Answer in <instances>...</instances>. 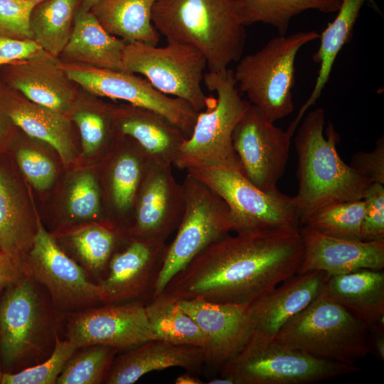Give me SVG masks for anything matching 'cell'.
I'll return each instance as SVG.
<instances>
[{
    "label": "cell",
    "instance_id": "cell-33",
    "mask_svg": "<svg viewBox=\"0 0 384 384\" xmlns=\"http://www.w3.org/2000/svg\"><path fill=\"white\" fill-rule=\"evenodd\" d=\"M245 26L256 23L275 28L285 35L294 17L308 10L336 12L341 0H235Z\"/></svg>",
    "mask_w": 384,
    "mask_h": 384
},
{
    "label": "cell",
    "instance_id": "cell-9",
    "mask_svg": "<svg viewBox=\"0 0 384 384\" xmlns=\"http://www.w3.org/2000/svg\"><path fill=\"white\" fill-rule=\"evenodd\" d=\"M122 70L144 77L161 93L188 102L198 112L210 108L215 98L202 89L207 62L193 46L168 42L164 47L145 43H126L122 54Z\"/></svg>",
    "mask_w": 384,
    "mask_h": 384
},
{
    "label": "cell",
    "instance_id": "cell-25",
    "mask_svg": "<svg viewBox=\"0 0 384 384\" xmlns=\"http://www.w3.org/2000/svg\"><path fill=\"white\" fill-rule=\"evenodd\" d=\"M125 44L124 40L107 32L90 11L80 8L69 41L60 55L65 63L122 70Z\"/></svg>",
    "mask_w": 384,
    "mask_h": 384
},
{
    "label": "cell",
    "instance_id": "cell-2",
    "mask_svg": "<svg viewBox=\"0 0 384 384\" xmlns=\"http://www.w3.org/2000/svg\"><path fill=\"white\" fill-rule=\"evenodd\" d=\"M325 111H310L294 138L298 191L294 196L301 226L326 205L363 199L371 183L345 163L338 154V133L329 122L324 137Z\"/></svg>",
    "mask_w": 384,
    "mask_h": 384
},
{
    "label": "cell",
    "instance_id": "cell-16",
    "mask_svg": "<svg viewBox=\"0 0 384 384\" xmlns=\"http://www.w3.org/2000/svg\"><path fill=\"white\" fill-rule=\"evenodd\" d=\"M172 165L151 160L141 181L128 233L142 238H166L177 229L184 207L182 183Z\"/></svg>",
    "mask_w": 384,
    "mask_h": 384
},
{
    "label": "cell",
    "instance_id": "cell-34",
    "mask_svg": "<svg viewBox=\"0 0 384 384\" xmlns=\"http://www.w3.org/2000/svg\"><path fill=\"white\" fill-rule=\"evenodd\" d=\"M364 213L363 199L332 203L316 210L304 225L331 237L361 240Z\"/></svg>",
    "mask_w": 384,
    "mask_h": 384
},
{
    "label": "cell",
    "instance_id": "cell-26",
    "mask_svg": "<svg viewBox=\"0 0 384 384\" xmlns=\"http://www.w3.org/2000/svg\"><path fill=\"white\" fill-rule=\"evenodd\" d=\"M6 112L16 127L28 136L50 144L65 164L74 160L75 151L70 122L64 114L25 100L12 89Z\"/></svg>",
    "mask_w": 384,
    "mask_h": 384
},
{
    "label": "cell",
    "instance_id": "cell-45",
    "mask_svg": "<svg viewBox=\"0 0 384 384\" xmlns=\"http://www.w3.org/2000/svg\"><path fill=\"white\" fill-rule=\"evenodd\" d=\"M23 262L0 250V292L23 274Z\"/></svg>",
    "mask_w": 384,
    "mask_h": 384
},
{
    "label": "cell",
    "instance_id": "cell-14",
    "mask_svg": "<svg viewBox=\"0 0 384 384\" xmlns=\"http://www.w3.org/2000/svg\"><path fill=\"white\" fill-rule=\"evenodd\" d=\"M23 269L48 290L60 310H78L101 302L100 285L89 281L83 269L58 247L40 222Z\"/></svg>",
    "mask_w": 384,
    "mask_h": 384
},
{
    "label": "cell",
    "instance_id": "cell-21",
    "mask_svg": "<svg viewBox=\"0 0 384 384\" xmlns=\"http://www.w3.org/2000/svg\"><path fill=\"white\" fill-rule=\"evenodd\" d=\"M57 58L47 52L33 58L0 67V76L11 89L28 100L65 114L70 107L75 89Z\"/></svg>",
    "mask_w": 384,
    "mask_h": 384
},
{
    "label": "cell",
    "instance_id": "cell-28",
    "mask_svg": "<svg viewBox=\"0 0 384 384\" xmlns=\"http://www.w3.org/2000/svg\"><path fill=\"white\" fill-rule=\"evenodd\" d=\"M368 1L341 0L336 18L319 35L320 45L313 55V60L319 65L318 76L311 95L292 123L294 126L298 125L305 112L320 97L329 79L336 57L343 46L351 38L361 10Z\"/></svg>",
    "mask_w": 384,
    "mask_h": 384
},
{
    "label": "cell",
    "instance_id": "cell-19",
    "mask_svg": "<svg viewBox=\"0 0 384 384\" xmlns=\"http://www.w3.org/2000/svg\"><path fill=\"white\" fill-rule=\"evenodd\" d=\"M304 253L297 273L321 271L329 275L384 267V240H350L331 237L306 225L300 227Z\"/></svg>",
    "mask_w": 384,
    "mask_h": 384
},
{
    "label": "cell",
    "instance_id": "cell-30",
    "mask_svg": "<svg viewBox=\"0 0 384 384\" xmlns=\"http://www.w3.org/2000/svg\"><path fill=\"white\" fill-rule=\"evenodd\" d=\"M127 142L110 161L108 172L110 203L115 213L120 216L134 210L141 181L151 161L134 141L127 138Z\"/></svg>",
    "mask_w": 384,
    "mask_h": 384
},
{
    "label": "cell",
    "instance_id": "cell-11",
    "mask_svg": "<svg viewBox=\"0 0 384 384\" xmlns=\"http://www.w3.org/2000/svg\"><path fill=\"white\" fill-rule=\"evenodd\" d=\"M60 65L70 80L90 93L152 110L190 136L198 112L188 102L161 93L144 78L82 64L60 62Z\"/></svg>",
    "mask_w": 384,
    "mask_h": 384
},
{
    "label": "cell",
    "instance_id": "cell-18",
    "mask_svg": "<svg viewBox=\"0 0 384 384\" xmlns=\"http://www.w3.org/2000/svg\"><path fill=\"white\" fill-rule=\"evenodd\" d=\"M129 235L125 248L112 254L108 274L99 284L102 303L116 304L135 299L149 289L153 292L166 252V240Z\"/></svg>",
    "mask_w": 384,
    "mask_h": 384
},
{
    "label": "cell",
    "instance_id": "cell-6",
    "mask_svg": "<svg viewBox=\"0 0 384 384\" xmlns=\"http://www.w3.org/2000/svg\"><path fill=\"white\" fill-rule=\"evenodd\" d=\"M319 35L316 31L279 35L238 60L233 73L239 91L269 121L274 123L293 112L296 57L304 46Z\"/></svg>",
    "mask_w": 384,
    "mask_h": 384
},
{
    "label": "cell",
    "instance_id": "cell-10",
    "mask_svg": "<svg viewBox=\"0 0 384 384\" xmlns=\"http://www.w3.org/2000/svg\"><path fill=\"white\" fill-rule=\"evenodd\" d=\"M186 171L225 201L235 233L301 227L294 196L279 190L272 193L262 191L240 171L230 167L202 166Z\"/></svg>",
    "mask_w": 384,
    "mask_h": 384
},
{
    "label": "cell",
    "instance_id": "cell-4",
    "mask_svg": "<svg viewBox=\"0 0 384 384\" xmlns=\"http://www.w3.org/2000/svg\"><path fill=\"white\" fill-rule=\"evenodd\" d=\"M366 325L321 293L293 316L274 340L318 358L355 365L371 351Z\"/></svg>",
    "mask_w": 384,
    "mask_h": 384
},
{
    "label": "cell",
    "instance_id": "cell-41",
    "mask_svg": "<svg viewBox=\"0 0 384 384\" xmlns=\"http://www.w3.org/2000/svg\"><path fill=\"white\" fill-rule=\"evenodd\" d=\"M365 213L361 229V240H384V184L371 183L363 198Z\"/></svg>",
    "mask_w": 384,
    "mask_h": 384
},
{
    "label": "cell",
    "instance_id": "cell-36",
    "mask_svg": "<svg viewBox=\"0 0 384 384\" xmlns=\"http://www.w3.org/2000/svg\"><path fill=\"white\" fill-rule=\"evenodd\" d=\"M70 239L87 267L100 272L114 253L117 235L112 228L95 224L75 231Z\"/></svg>",
    "mask_w": 384,
    "mask_h": 384
},
{
    "label": "cell",
    "instance_id": "cell-1",
    "mask_svg": "<svg viewBox=\"0 0 384 384\" xmlns=\"http://www.w3.org/2000/svg\"><path fill=\"white\" fill-rule=\"evenodd\" d=\"M299 229L228 234L196 255L164 292L178 299L251 304L297 273L304 253Z\"/></svg>",
    "mask_w": 384,
    "mask_h": 384
},
{
    "label": "cell",
    "instance_id": "cell-17",
    "mask_svg": "<svg viewBox=\"0 0 384 384\" xmlns=\"http://www.w3.org/2000/svg\"><path fill=\"white\" fill-rule=\"evenodd\" d=\"M178 303L204 334L206 363L213 367L222 368L252 336L250 304L218 303L198 298L178 299Z\"/></svg>",
    "mask_w": 384,
    "mask_h": 384
},
{
    "label": "cell",
    "instance_id": "cell-50",
    "mask_svg": "<svg viewBox=\"0 0 384 384\" xmlns=\"http://www.w3.org/2000/svg\"><path fill=\"white\" fill-rule=\"evenodd\" d=\"M97 0H82L81 8L86 11H90L96 4Z\"/></svg>",
    "mask_w": 384,
    "mask_h": 384
},
{
    "label": "cell",
    "instance_id": "cell-20",
    "mask_svg": "<svg viewBox=\"0 0 384 384\" xmlns=\"http://www.w3.org/2000/svg\"><path fill=\"white\" fill-rule=\"evenodd\" d=\"M327 276L321 271L297 273L250 304L251 338L274 340L286 322L321 293Z\"/></svg>",
    "mask_w": 384,
    "mask_h": 384
},
{
    "label": "cell",
    "instance_id": "cell-13",
    "mask_svg": "<svg viewBox=\"0 0 384 384\" xmlns=\"http://www.w3.org/2000/svg\"><path fill=\"white\" fill-rule=\"evenodd\" d=\"M294 132L284 131L250 104L235 125L232 141L242 175L265 192L277 191L289 159Z\"/></svg>",
    "mask_w": 384,
    "mask_h": 384
},
{
    "label": "cell",
    "instance_id": "cell-22",
    "mask_svg": "<svg viewBox=\"0 0 384 384\" xmlns=\"http://www.w3.org/2000/svg\"><path fill=\"white\" fill-rule=\"evenodd\" d=\"M204 363L205 351L201 348L152 339L114 358L105 381L108 384H132L151 371L181 367L192 372Z\"/></svg>",
    "mask_w": 384,
    "mask_h": 384
},
{
    "label": "cell",
    "instance_id": "cell-46",
    "mask_svg": "<svg viewBox=\"0 0 384 384\" xmlns=\"http://www.w3.org/2000/svg\"><path fill=\"white\" fill-rule=\"evenodd\" d=\"M10 90L0 76V149L9 142L13 129L16 127L6 112Z\"/></svg>",
    "mask_w": 384,
    "mask_h": 384
},
{
    "label": "cell",
    "instance_id": "cell-32",
    "mask_svg": "<svg viewBox=\"0 0 384 384\" xmlns=\"http://www.w3.org/2000/svg\"><path fill=\"white\" fill-rule=\"evenodd\" d=\"M82 0H41L33 8L30 26L33 39L58 58L71 36Z\"/></svg>",
    "mask_w": 384,
    "mask_h": 384
},
{
    "label": "cell",
    "instance_id": "cell-29",
    "mask_svg": "<svg viewBox=\"0 0 384 384\" xmlns=\"http://www.w3.org/2000/svg\"><path fill=\"white\" fill-rule=\"evenodd\" d=\"M11 169L0 160V250L23 262L34 235L31 233L18 185Z\"/></svg>",
    "mask_w": 384,
    "mask_h": 384
},
{
    "label": "cell",
    "instance_id": "cell-39",
    "mask_svg": "<svg viewBox=\"0 0 384 384\" xmlns=\"http://www.w3.org/2000/svg\"><path fill=\"white\" fill-rule=\"evenodd\" d=\"M71 216L90 218L100 211V193L98 183L92 174H82L74 181L68 197Z\"/></svg>",
    "mask_w": 384,
    "mask_h": 384
},
{
    "label": "cell",
    "instance_id": "cell-48",
    "mask_svg": "<svg viewBox=\"0 0 384 384\" xmlns=\"http://www.w3.org/2000/svg\"><path fill=\"white\" fill-rule=\"evenodd\" d=\"M176 384H202L203 383L200 379L193 376L190 373L181 374L175 380Z\"/></svg>",
    "mask_w": 384,
    "mask_h": 384
},
{
    "label": "cell",
    "instance_id": "cell-35",
    "mask_svg": "<svg viewBox=\"0 0 384 384\" xmlns=\"http://www.w3.org/2000/svg\"><path fill=\"white\" fill-rule=\"evenodd\" d=\"M73 353L58 376V384H97L105 380L117 349L105 345L83 347Z\"/></svg>",
    "mask_w": 384,
    "mask_h": 384
},
{
    "label": "cell",
    "instance_id": "cell-31",
    "mask_svg": "<svg viewBox=\"0 0 384 384\" xmlns=\"http://www.w3.org/2000/svg\"><path fill=\"white\" fill-rule=\"evenodd\" d=\"M154 339L206 349V336L174 296L163 292L145 306Z\"/></svg>",
    "mask_w": 384,
    "mask_h": 384
},
{
    "label": "cell",
    "instance_id": "cell-23",
    "mask_svg": "<svg viewBox=\"0 0 384 384\" xmlns=\"http://www.w3.org/2000/svg\"><path fill=\"white\" fill-rule=\"evenodd\" d=\"M116 131L134 141L151 160L173 166L188 137L161 114L129 105L114 110Z\"/></svg>",
    "mask_w": 384,
    "mask_h": 384
},
{
    "label": "cell",
    "instance_id": "cell-3",
    "mask_svg": "<svg viewBox=\"0 0 384 384\" xmlns=\"http://www.w3.org/2000/svg\"><path fill=\"white\" fill-rule=\"evenodd\" d=\"M151 21L168 42L198 50L209 72L225 70L242 58L246 32L235 0H158Z\"/></svg>",
    "mask_w": 384,
    "mask_h": 384
},
{
    "label": "cell",
    "instance_id": "cell-44",
    "mask_svg": "<svg viewBox=\"0 0 384 384\" xmlns=\"http://www.w3.org/2000/svg\"><path fill=\"white\" fill-rule=\"evenodd\" d=\"M45 52L34 39L0 38V56L13 63L33 58Z\"/></svg>",
    "mask_w": 384,
    "mask_h": 384
},
{
    "label": "cell",
    "instance_id": "cell-42",
    "mask_svg": "<svg viewBox=\"0 0 384 384\" xmlns=\"http://www.w3.org/2000/svg\"><path fill=\"white\" fill-rule=\"evenodd\" d=\"M17 164L27 179L38 189L49 188L55 176L53 163L40 152L18 148L14 152Z\"/></svg>",
    "mask_w": 384,
    "mask_h": 384
},
{
    "label": "cell",
    "instance_id": "cell-27",
    "mask_svg": "<svg viewBox=\"0 0 384 384\" xmlns=\"http://www.w3.org/2000/svg\"><path fill=\"white\" fill-rule=\"evenodd\" d=\"M158 0H97L90 10L110 34L126 43L139 41L156 46L160 33L151 21Z\"/></svg>",
    "mask_w": 384,
    "mask_h": 384
},
{
    "label": "cell",
    "instance_id": "cell-40",
    "mask_svg": "<svg viewBox=\"0 0 384 384\" xmlns=\"http://www.w3.org/2000/svg\"><path fill=\"white\" fill-rule=\"evenodd\" d=\"M81 111L73 119L80 134L83 152L90 155L98 150L108 136L114 120V110L109 112Z\"/></svg>",
    "mask_w": 384,
    "mask_h": 384
},
{
    "label": "cell",
    "instance_id": "cell-5",
    "mask_svg": "<svg viewBox=\"0 0 384 384\" xmlns=\"http://www.w3.org/2000/svg\"><path fill=\"white\" fill-rule=\"evenodd\" d=\"M203 82L210 91L216 93L214 105L198 112L192 132L181 145L173 166L185 171L202 166L240 171L232 135L251 103L242 97L231 69L208 71L204 74Z\"/></svg>",
    "mask_w": 384,
    "mask_h": 384
},
{
    "label": "cell",
    "instance_id": "cell-24",
    "mask_svg": "<svg viewBox=\"0 0 384 384\" xmlns=\"http://www.w3.org/2000/svg\"><path fill=\"white\" fill-rule=\"evenodd\" d=\"M324 294L343 306L368 328L383 324L384 273L361 269L327 276Z\"/></svg>",
    "mask_w": 384,
    "mask_h": 384
},
{
    "label": "cell",
    "instance_id": "cell-38",
    "mask_svg": "<svg viewBox=\"0 0 384 384\" xmlns=\"http://www.w3.org/2000/svg\"><path fill=\"white\" fill-rule=\"evenodd\" d=\"M41 0H0V38L33 39L31 14Z\"/></svg>",
    "mask_w": 384,
    "mask_h": 384
},
{
    "label": "cell",
    "instance_id": "cell-52",
    "mask_svg": "<svg viewBox=\"0 0 384 384\" xmlns=\"http://www.w3.org/2000/svg\"><path fill=\"white\" fill-rule=\"evenodd\" d=\"M2 373H3V372L1 371V368H0V380H1V378Z\"/></svg>",
    "mask_w": 384,
    "mask_h": 384
},
{
    "label": "cell",
    "instance_id": "cell-12",
    "mask_svg": "<svg viewBox=\"0 0 384 384\" xmlns=\"http://www.w3.org/2000/svg\"><path fill=\"white\" fill-rule=\"evenodd\" d=\"M36 284L23 273L0 301V355L6 366L36 356L50 337V316Z\"/></svg>",
    "mask_w": 384,
    "mask_h": 384
},
{
    "label": "cell",
    "instance_id": "cell-43",
    "mask_svg": "<svg viewBox=\"0 0 384 384\" xmlns=\"http://www.w3.org/2000/svg\"><path fill=\"white\" fill-rule=\"evenodd\" d=\"M349 165L370 183L384 184V136L377 139L373 150L355 153Z\"/></svg>",
    "mask_w": 384,
    "mask_h": 384
},
{
    "label": "cell",
    "instance_id": "cell-47",
    "mask_svg": "<svg viewBox=\"0 0 384 384\" xmlns=\"http://www.w3.org/2000/svg\"><path fill=\"white\" fill-rule=\"evenodd\" d=\"M370 331L374 334L373 346L377 356L382 361L384 360V336H383V324L378 325ZM371 349V348H370Z\"/></svg>",
    "mask_w": 384,
    "mask_h": 384
},
{
    "label": "cell",
    "instance_id": "cell-7",
    "mask_svg": "<svg viewBox=\"0 0 384 384\" xmlns=\"http://www.w3.org/2000/svg\"><path fill=\"white\" fill-rule=\"evenodd\" d=\"M181 183L183 215L176 237L167 246L152 297L162 293L170 280L201 251L233 231L230 208L220 196L188 174Z\"/></svg>",
    "mask_w": 384,
    "mask_h": 384
},
{
    "label": "cell",
    "instance_id": "cell-51",
    "mask_svg": "<svg viewBox=\"0 0 384 384\" xmlns=\"http://www.w3.org/2000/svg\"><path fill=\"white\" fill-rule=\"evenodd\" d=\"M9 63H13V62L0 56V67L3 66L4 65L9 64Z\"/></svg>",
    "mask_w": 384,
    "mask_h": 384
},
{
    "label": "cell",
    "instance_id": "cell-8",
    "mask_svg": "<svg viewBox=\"0 0 384 384\" xmlns=\"http://www.w3.org/2000/svg\"><path fill=\"white\" fill-rule=\"evenodd\" d=\"M234 384H309L359 370L356 365L324 360L276 340L250 338L221 368Z\"/></svg>",
    "mask_w": 384,
    "mask_h": 384
},
{
    "label": "cell",
    "instance_id": "cell-37",
    "mask_svg": "<svg viewBox=\"0 0 384 384\" xmlns=\"http://www.w3.org/2000/svg\"><path fill=\"white\" fill-rule=\"evenodd\" d=\"M53 352L43 363L17 373L3 372L0 384H53L69 358L77 351L69 340L61 341L57 334Z\"/></svg>",
    "mask_w": 384,
    "mask_h": 384
},
{
    "label": "cell",
    "instance_id": "cell-49",
    "mask_svg": "<svg viewBox=\"0 0 384 384\" xmlns=\"http://www.w3.org/2000/svg\"><path fill=\"white\" fill-rule=\"evenodd\" d=\"M208 384H234L233 380L228 377L221 376L220 378H213L208 382Z\"/></svg>",
    "mask_w": 384,
    "mask_h": 384
},
{
    "label": "cell",
    "instance_id": "cell-15",
    "mask_svg": "<svg viewBox=\"0 0 384 384\" xmlns=\"http://www.w3.org/2000/svg\"><path fill=\"white\" fill-rule=\"evenodd\" d=\"M67 329L68 340L78 348L105 345L118 350L154 339L145 306L140 302L107 304L71 314Z\"/></svg>",
    "mask_w": 384,
    "mask_h": 384
}]
</instances>
